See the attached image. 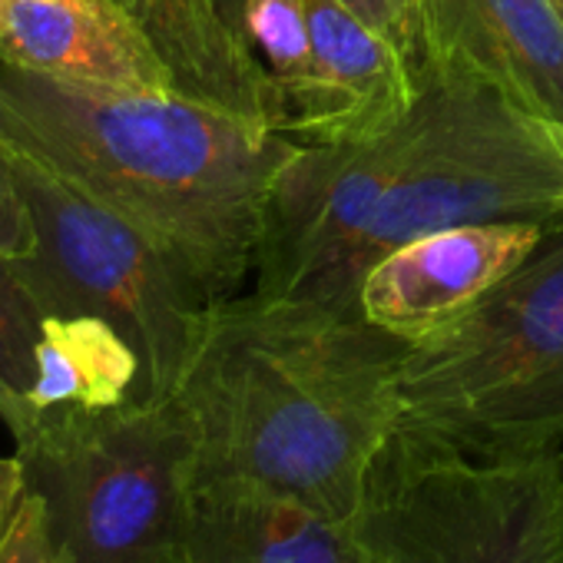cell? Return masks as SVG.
<instances>
[{
	"label": "cell",
	"instance_id": "obj_7",
	"mask_svg": "<svg viewBox=\"0 0 563 563\" xmlns=\"http://www.w3.org/2000/svg\"><path fill=\"white\" fill-rule=\"evenodd\" d=\"M355 520L382 563H563V451L477 461L391 434Z\"/></svg>",
	"mask_w": 563,
	"mask_h": 563
},
{
	"label": "cell",
	"instance_id": "obj_13",
	"mask_svg": "<svg viewBox=\"0 0 563 563\" xmlns=\"http://www.w3.org/2000/svg\"><path fill=\"white\" fill-rule=\"evenodd\" d=\"M169 67L179 93L245 113L275 130V97L252 54L209 0H113Z\"/></svg>",
	"mask_w": 563,
	"mask_h": 563
},
{
	"label": "cell",
	"instance_id": "obj_3",
	"mask_svg": "<svg viewBox=\"0 0 563 563\" xmlns=\"http://www.w3.org/2000/svg\"><path fill=\"white\" fill-rule=\"evenodd\" d=\"M395 434L477 461L563 451V229L467 316L405 349Z\"/></svg>",
	"mask_w": 563,
	"mask_h": 563
},
{
	"label": "cell",
	"instance_id": "obj_8",
	"mask_svg": "<svg viewBox=\"0 0 563 563\" xmlns=\"http://www.w3.org/2000/svg\"><path fill=\"white\" fill-rule=\"evenodd\" d=\"M547 239L537 222H467L415 235L362 278L358 312L401 342H421L467 316Z\"/></svg>",
	"mask_w": 563,
	"mask_h": 563
},
{
	"label": "cell",
	"instance_id": "obj_9",
	"mask_svg": "<svg viewBox=\"0 0 563 563\" xmlns=\"http://www.w3.org/2000/svg\"><path fill=\"white\" fill-rule=\"evenodd\" d=\"M428 70H467L563 133V14L553 0H421Z\"/></svg>",
	"mask_w": 563,
	"mask_h": 563
},
{
	"label": "cell",
	"instance_id": "obj_12",
	"mask_svg": "<svg viewBox=\"0 0 563 563\" xmlns=\"http://www.w3.org/2000/svg\"><path fill=\"white\" fill-rule=\"evenodd\" d=\"M189 563H382L358 520L329 517L245 484H202L189 514Z\"/></svg>",
	"mask_w": 563,
	"mask_h": 563
},
{
	"label": "cell",
	"instance_id": "obj_4",
	"mask_svg": "<svg viewBox=\"0 0 563 563\" xmlns=\"http://www.w3.org/2000/svg\"><path fill=\"white\" fill-rule=\"evenodd\" d=\"M14 441L67 563H189L196 448L169 398L37 411Z\"/></svg>",
	"mask_w": 563,
	"mask_h": 563
},
{
	"label": "cell",
	"instance_id": "obj_15",
	"mask_svg": "<svg viewBox=\"0 0 563 563\" xmlns=\"http://www.w3.org/2000/svg\"><path fill=\"white\" fill-rule=\"evenodd\" d=\"M242 44L272 87L275 130L292 140L316 97V54L306 0H249Z\"/></svg>",
	"mask_w": 563,
	"mask_h": 563
},
{
	"label": "cell",
	"instance_id": "obj_10",
	"mask_svg": "<svg viewBox=\"0 0 563 563\" xmlns=\"http://www.w3.org/2000/svg\"><path fill=\"white\" fill-rule=\"evenodd\" d=\"M0 64L107 90H179L113 0H0Z\"/></svg>",
	"mask_w": 563,
	"mask_h": 563
},
{
	"label": "cell",
	"instance_id": "obj_14",
	"mask_svg": "<svg viewBox=\"0 0 563 563\" xmlns=\"http://www.w3.org/2000/svg\"><path fill=\"white\" fill-rule=\"evenodd\" d=\"M143 365L136 349L103 319L44 316L34 352V411L113 408L140 398Z\"/></svg>",
	"mask_w": 563,
	"mask_h": 563
},
{
	"label": "cell",
	"instance_id": "obj_18",
	"mask_svg": "<svg viewBox=\"0 0 563 563\" xmlns=\"http://www.w3.org/2000/svg\"><path fill=\"white\" fill-rule=\"evenodd\" d=\"M358 21H365L372 31L385 34L411 64L415 80L424 64L421 47V0H339Z\"/></svg>",
	"mask_w": 563,
	"mask_h": 563
},
{
	"label": "cell",
	"instance_id": "obj_21",
	"mask_svg": "<svg viewBox=\"0 0 563 563\" xmlns=\"http://www.w3.org/2000/svg\"><path fill=\"white\" fill-rule=\"evenodd\" d=\"M34 418H37L34 405H31L24 395L11 391L4 382H0V421L8 424V431H11L14 438H21V434L34 424Z\"/></svg>",
	"mask_w": 563,
	"mask_h": 563
},
{
	"label": "cell",
	"instance_id": "obj_5",
	"mask_svg": "<svg viewBox=\"0 0 563 563\" xmlns=\"http://www.w3.org/2000/svg\"><path fill=\"white\" fill-rule=\"evenodd\" d=\"M467 222L563 229V133L474 74L438 67L418 80L405 166L358 245V289L395 245Z\"/></svg>",
	"mask_w": 563,
	"mask_h": 563
},
{
	"label": "cell",
	"instance_id": "obj_19",
	"mask_svg": "<svg viewBox=\"0 0 563 563\" xmlns=\"http://www.w3.org/2000/svg\"><path fill=\"white\" fill-rule=\"evenodd\" d=\"M34 249V225L24 196L14 183L11 163L0 153V255H27Z\"/></svg>",
	"mask_w": 563,
	"mask_h": 563
},
{
	"label": "cell",
	"instance_id": "obj_2",
	"mask_svg": "<svg viewBox=\"0 0 563 563\" xmlns=\"http://www.w3.org/2000/svg\"><path fill=\"white\" fill-rule=\"evenodd\" d=\"M302 143L179 90H107L0 64V150L110 209L216 299L252 278L275 179Z\"/></svg>",
	"mask_w": 563,
	"mask_h": 563
},
{
	"label": "cell",
	"instance_id": "obj_11",
	"mask_svg": "<svg viewBox=\"0 0 563 563\" xmlns=\"http://www.w3.org/2000/svg\"><path fill=\"white\" fill-rule=\"evenodd\" d=\"M306 14L316 97L292 140L302 146H342L395 130L418 97L408 57L339 0H306Z\"/></svg>",
	"mask_w": 563,
	"mask_h": 563
},
{
	"label": "cell",
	"instance_id": "obj_23",
	"mask_svg": "<svg viewBox=\"0 0 563 563\" xmlns=\"http://www.w3.org/2000/svg\"><path fill=\"white\" fill-rule=\"evenodd\" d=\"M553 4H556V8H560V14H563V0H553Z\"/></svg>",
	"mask_w": 563,
	"mask_h": 563
},
{
	"label": "cell",
	"instance_id": "obj_17",
	"mask_svg": "<svg viewBox=\"0 0 563 563\" xmlns=\"http://www.w3.org/2000/svg\"><path fill=\"white\" fill-rule=\"evenodd\" d=\"M0 563H67L51 530L44 500L31 490H24L11 520L0 530Z\"/></svg>",
	"mask_w": 563,
	"mask_h": 563
},
{
	"label": "cell",
	"instance_id": "obj_20",
	"mask_svg": "<svg viewBox=\"0 0 563 563\" xmlns=\"http://www.w3.org/2000/svg\"><path fill=\"white\" fill-rule=\"evenodd\" d=\"M24 497V471L18 454L14 457H0V530L11 520L18 500Z\"/></svg>",
	"mask_w": 563,
	"mask_h": 563
},
{
	"label": "cell",
	"instance_id": "obj_16",
	"mask_svg": "<svg viewBox=\"0 0 563 563\" xmlns=\"http://www.w3.org/2000/svg\"><path fill=\"white\" fill-rule=\"evenodd\" d=\"M44 316L18 282L8 255H0V382L24 395L34 388V352Z\"/></svg>",
	"mask_w": 563,
	"mask_h": 563
},
{
	"label": "cell",
	"instance_id": "obj_6",
	"mask_svg": "<svg viewBox=\"0 0 563 563\" xmlns=\"http://www.w3.org/2000/svg\"><path fill=\"white\" fill-rule=\"evenodd\" d=\"M0 153L34 225V249L8 262L37 312L110 322L140 355V398H169L222 299L110 209L34 159Z\"/></svg>",
	"mask_w": 563,
	"mask_h": 563
},
{
	"label": "cell",
	"instance_id": "obj_22",
	"mask_svg": "<svg viewBox=\"0 0 563 563\" xmlns=\"http://www.w3.org/2000/svg\"><path fill=\"white\" fill-rule=\"evenodd\" d=\"M209 4L222 18V24L235 34V41L242 44V21H245V4H249V0H209Z\"/></svg>",
	"mask_w": 563,
	"mask_h": 563
},
{
	"label": "cell",
	"instance_id": "obj_1",
	"mask_svg": "<svg viewBox=\"0 0 563 563\" xmlns=\"http://www.w3.org/2000/svg\"><path fill=\"white\" fill-rule=\"evenodd\" d=\"M405 349L358 309L219 302L169 395L196 487L245 484L355 520L398 428Z\"/></svg>",
	"mask_w": 563,
	"mask_h": 563
}]
</instances>
